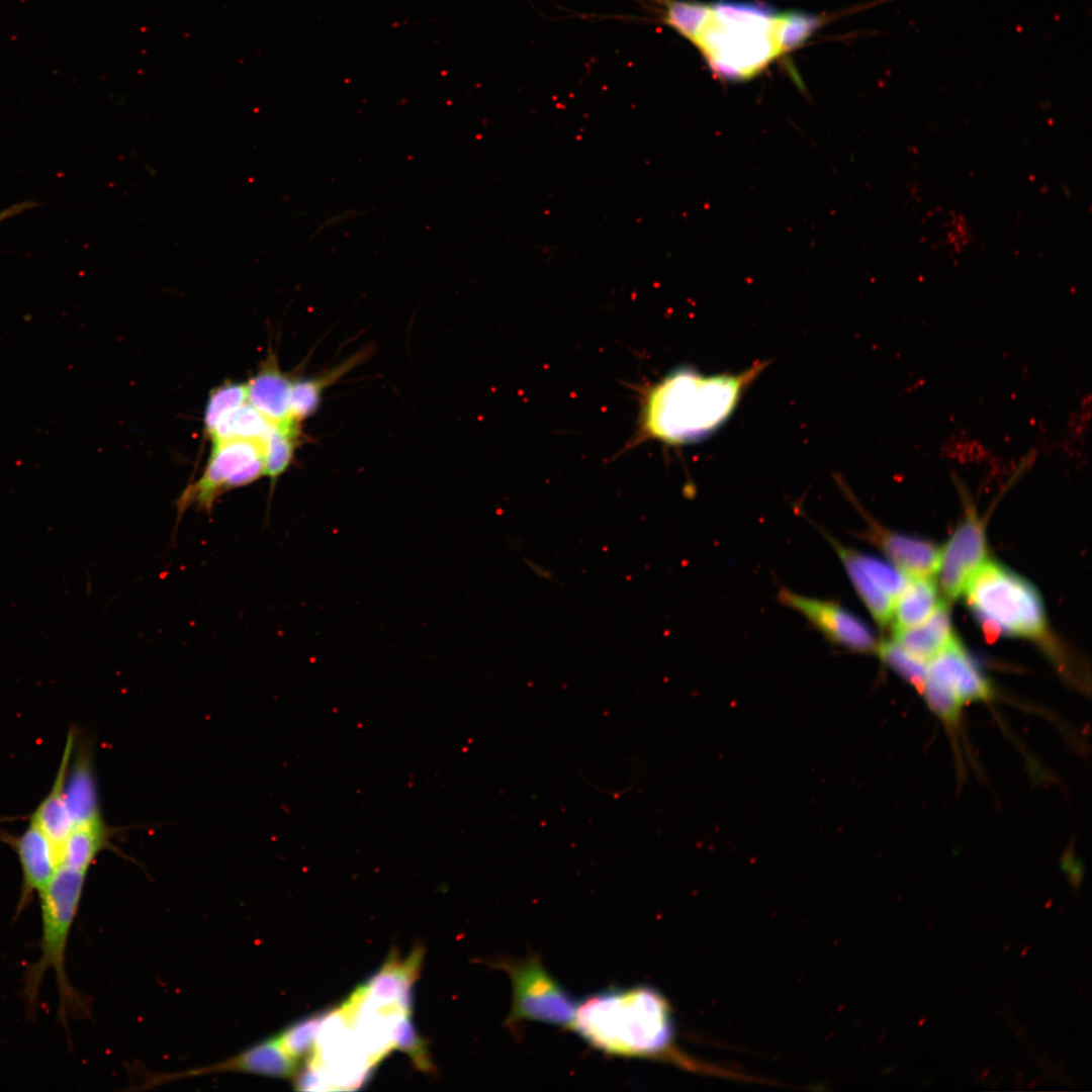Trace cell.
Masks as SVG:
<instances>
[{"label":"cell","instance_id":"6da1fadb","mask_svg":"<svg viewBox=\"0 0 1092 1092\" xmlns=\"http://www.w3.org/2000/svg\"><path fill=\"white\" fill-rule=\"evenodd\" d=\"M657 1L663 22L696 47L713 73L732 81L760 73L818 25L817 17L751 3Z\"/></svg>","mask_w":1092,"mask_h":1092},{"label":"cell","instance_id":"7a4b0ae2","mask_svg":"<svg viewBox=\"0 0 1092 1092\" xmlns=\"http://www.w3.org/2000/svg\"><path fill=\"white\" fill-rule=\"evenodd\" d=\"M569 1030L608 1056L651 1060L701 1075L752 1081L682 1051L676 1041L669 1001L648 985L611 987L584 997L577 1003Z\"/></svg>","mask_w":1092,"mask_h":1092},{"label":"cell","instance_id":"3957f363","mask_svg":"<svg viewBox=\"0 0 1092 1092\" xmlns=\"http://www.w3.org/2000/svg\"><path fill=\"white\" fill-rule=\"evenodd\" d=\"M759 361L732 373L703 374L685 366L666 374L647 392L641 429L647 438L672 446L706 439L734 414L745 391L767 366Z\"/></svg>","mask_w":1092,"mask_h":1092},{"label":"cell","instance_id":"277c9868","mask_svg":"<svg viewBox=\"0 0 1092 1092\" xmlns=\"http://www.w3.org/2000/svg\"><path fill=\"white\" fill-rule=\"evenodd\" d=\"M87 873L60 867L48 886L39 893L41 920L40 953L24 973L23 997L28 1010L34 1012L38 992L46 973L53 970L59 994V1013H69L84 1006L80 995L70 984L66 969V949L69 934L81 902Z\"/></svg>","mask_w":1092,"mask_h":1092},{"label":"cell","instance_id":"5b68a950","mask_svg":"<svg viewBox=\"0 0 1092 1092\" xmlns=\"http://www.w3.org/2000/svg\"><path fill=\"white\" fill-rule=\"evenodd\" d=\"M983 630L991 636L1041 638L1046 620L1036 588L995 560H985L963 590Z\"/></svg>","mask_w":1092,"mask_h":1092},{"label":"cell","instance_id":"8992f818","mask_svg":"<svg viewBox=\"0 0 1092 1092\" xmlns=\"http://www.w3.org/2000/svg\"><path fill=\"white\" fill-rule=\"evenodd\" d=\"M509 975L512 1007L505 1025L517 1032L523 1022L536 1021L569 1029L577 1001L546 970L539 954L487 962Z\"/></svg>","mask_w":1092,"mask_h":1092},{"label":"cell","instance_id":"52a82bcc","mask_svg":"<svg viewBox=\"0 0 1092 1092\" xmlns=\"http://www.w3.org/2000/svg\"><path fill=\"white\" fill-rule=\"evenodd\" d=\"M263 446L262 442L250 440L213 442L201 476L187 485L176 502L177 521L191 507L210 515L217 498L230 491L234 476L256 459L263 457Z\"/></svg>","mask_w":1092,"mask_h":1092},{"label":"cell","instance_id":"ba28073f","mask_svg":"<svg viewBox=\"0 0 1092 1092\" xmlns=\"http://www.w3.org/2000/svg\"><path fill=\"white\" fill-rule=\"evenodd\" d=\"M781 605L802 615L833 645L857 653H876L878 641L871 628L833 600L812 598L787 587L778 592Z\"/></svg>","mask_w":1092,"mask_h":1092},{"label":"cell","instance_id":"9c48e42d","mask_svg":"<svg viewBox=\"0 0 1092 1092\" xmlns=\"http://www.w3.org/2000/svg\"><path fill=\"white\" fill-rule=\"evenodd\" d=\"M986 552L985 526L973 511L969 512L940 549L937 573L947 599L963 594L967 581L986 560Z\"/></svg>","mask_w":1092,"mask_h":1092},{"label":"cell","instance_id":"30bf717a","mask_svg":"<svg viewBox=\"0 0 1092 1092\" xmlns=\"http://www.w3.org/2000/svg\"><path fill=\"white\" fill-rule=\"evenodd\" d=\"M0 841L15 853L21 871V891L16 914L19 915L34 896L48 886L60 868L58 849L52 840L34 824L18 834L0 831Z\"/></svg>","mask_w":1092,"mask_h":1092},{"label":"cell","instance_id":"8fae6325","mask_svg":"<svg viewBox=\"0 0 1092 1092\" xmlns=\"http://www.w3.org/2000/svg\"><path fill=\"white\" fill-rule=\"evenodd\" d=\"M925 678L946 687L964 704L986 701L993 696L989 680L956 636L927 662Z\"/></svg>","mask_w":1092,"mask_h":1092},{"label":"cell","instance_id":"7c38bea8","mask_svg":"<svg viewBox=\"0 0 1092 1092\" xmlns=\"http://www.w3.org/2000/svg\"><path fill=\"white\" fill-rule=\"evenodd\" d=\"M298 1061L284 1049L278 1035L249 1048L233 1059L202 1069L157 1076L150 1084L217 1072H240L260 1076L290 1079L297 1073Z\"/></svg>","mask_w":1092,"mask_h":1092},{"label":"cell","instance_id":"4fadbf2b","mask_svg":"<svg viewBox=\"0 0 1092 1092\" xmlns=\"http://www.w3.org/2000/svg\"><path fill=\"white\" fill-rule=\"evenodd\" d=\"M869 522L867 532L858 536L867 539L880 548L895 566L908 576H929L937 573L940 549L933 543L889 531L860 511Z\"/></svg>","mask_w":1092,"mask_h":1092},{"label":"cell","instance_id":"5bb4252c","mask_svg":"<svg viewBox=\"0 0 1092 1092\" xmlns=\"http://www.w3.org/2000/svg\"><path fill=\"white\" fill-rule=\"evenodd\" d=\"M92 760L89 744L76 740L65 782L72 828L103 820Z\"/></svg>","mask_w":1092,"mask_h":1092},{"label":"cell","instance_id":"9a60e30c","mask_svg":"<svg viewBox=\"0 0 1092 1092\" xmlns=\"http://www.w3.org/2000/svg\"><path fill=\"white\" fill-rule=\"evenodd\" d=\"M292 383L291 376L281 371L271 355L246 383L248 402L277 427L299 428L290 413Z\"/></svg>","mask_w":1092,"mask_h":1092},{"label":"cell","instance_id":"2e32d148","mask_svg":"<svg viewBox=\"0 0 1092 1092\" xmlns=\"http://www.w3.org/2000/svg\"><path fill=\"white\" fill-rule=\"evenodd\" d=\"M76 740V729L71 728L67 734L52 786L48 794L27 816L28 822L37 826L52 840L58 849V854L62 843L72 830L65 800V782Z\"/></svg>","mask_w":1092,"mask_h":1092},{"label":"cell","instance_id":"e0dca14e","mask_svg":"<svg viewBox=\"0 0 1092 1092\" xmlns=\"http://www.w3.org/2000/svg\"><path fill=\"white\" fill-rule=\"evenodd\" d=\"M954 637L950 614L941 601L934 612L922 623L911 628L894 631V640L916 658L928 662L943 650Z\"/></svg>","mask_w":1092,"mask_h":1092},{"label":"cell","instance_id":"ac0fdd59","mask_svg":"<svg viewBox=\"0 0 1092 1092\" xmlns=\"http://www.w3.org/2000/svg\"><path fill=\"white\" fill-rule=\"evenodd\" d=\"M835 551L838 559L858 598L880 628L892 623L894 600L883 593L859 567L850 554L849 547L839 542L827 531L817 527Z\"/></svg>","mask_w":1092,"mask_h":1092},{"label":"cell","instance_id":"d6986e66","mask_svg":"<svg viewBox=\"0 0 1092 1092\" xmlns=\"http://www.w3.org/2000/svg\"><path fill=\"white\" fill-rule=\"evenodd\" d=\"M114 833L104 819L72 828L59 849L60 867L88 873L98 854L112 848Z\"/></svg>","mask_w":1092,"mask_h":1092},{"label":"cell","instance_id":"ffe728a7","mask_svg":"<svg viewBox=\"0 0 1092 1092\" xmlns=\"http://www.w3.org/2000/svg\"><path fill=\"white\" fill-rule=\"evenodd\" d=\"M938 588L929 576H909L903 592L894 602L892 623L894 631L916 626L936 609Z\"/></svg>","mask_w":1092,"mask_h":1092},{"label":"cell","instance_id":"44dd1931","mask_svg":"<svg viewBox=\"0 0 1092 1092\" xmlns=\"http://www.w3.org/2000/svg\"><path fill=\"white\" fill-rule=\"evenodd\" d=\"M359 358L360 356H353L318 376L293 380L290 394L292 420L299 424L313 416L322 403L323 393L326 388L352 369Z\"/></svg>","mask_w":1092,"mask_h":1092},{"label":"cell","instance_id":"7402d4cb","mask_svg":"<svg viewBox=\"0 0 1092 1092\" xmlns=\"http://www.w3.org/2000/svg\"><path fill=\"white\" fill-rule=\"evenodd\" d=\"M274 427L275 425L246 401L221 418L210 437L212 442L250 440L264 443Z\"/></svg>","mask_w":1092,"mask_h":1092},{"label":"cell","instance_id":"603a6c76","mask_svg":"<svg viewBox=\"0 0 1092 1092\" xmlns=\"http://www.w3.org/2000/svg\"><path fill=\"white\" fill-rule=\"evenodd\" d=\"M299 437V428L287 429L275 426L264 441L265 475L270 478L272 490L277 479L290 467Z\"/></svg>","mask_w":1092,"mask_h":1092},{"label":"cell","instance_id":"cb8c5ba5","mask_svg":"<svg viewBox=\"0 0 1092 1092\" xmlns=\"http://www.w3.org/2000/svg\"><path fill=\"white\" fill-rule=\"evenodd\" d=\"M850 554L871 580L895 602L905 588L909 576L892 562L858 552L849 547Z\"/></svg>","mask_w":1092,"mask_h":1092},{"label":"cell","instance_id":"d4e9b609","mask_svg":"<svg viewBox=\"0 0 1092 1092\" xmlns=\"http://www.w3.org/2000/svg\"><path fill=\"white\" fill-rule=\"evenodd\" d=\"M876 653L886 665L921 692L926 674V662L910 654L894 639L878 642Z\"/></svg>","mask_w":1092,"mask_h":1092},{"label":"cell","instance_id":"484cf974","mask_svg":"<svg viewBox=\"0 0 1092 1092\" xmlns=\"http://www.w3.org/2000/svg\"><path fill=\"white\" fill-rule=\"evenodd\" d=\"M411 1014L400 1016L391 1029V1043L413 1061L414 1066L425 1073H435L436 1068L430 1058L428 1042L414 1026Z\"/></svg>","mask_w":1092,"mask_h":1092},{"label":"cell","instance_id":"4316f807","mask_svg":"<svg viewBox=\"0 0 1092 1092\" xmlns=\"http://www.w3.org/2000/svg\"><path fill=\"white\" fill-rule=\"evenodd\" d=\"M246 401V383L225 382L212 389L204 411V431L210 436L221 418Z\"/></svg>","mask_w":1092,"mask_h":1092},{"label":"cell","instance_id":"83f0119b","mask_svg":"<svg viewBox=\"0 0 1092 1092\" xmlns=\"http://www.w3.org/2000/svg\"><path fill=\"white\" fill-rule=\"evenodd\" d=\"M324 1017V1014L308 1016L277 1034L284 1049L297 1061L313 1051Z\"/></svg>","mask_w":1092,"mask_h":1092},{"label":"cell","instance_id":"f1b7e54d","mask_svg":"<svg viewBox=\"0 0 1092 1092\" xmlns=\"http://www.w3.org/2000/svg\"><path fill=\"white\" fill-rule=\"evenodd\" d=\"M931 712L947 726H956L961 718L964 703L946 687L925 678L920 692Z\"/></svg>","mask_w":1092,"mask_h":1092},{"label":"cell","instance_id":"f546056e","mask_svg":"<svg viewBox=\"0 0 1092 1092\" xmlns=\"http://www.w3.org/2000/svg\"><path fill=\"white\" fill-rule=\"evenodd\" d=\"M37 206H38V203H36L34 201H30V200L14 203V204L10 205L9 207H7V208L0 211V223L2 221L6 220L7 218L18 215V214H20V213H22V212H24L26 210H30V209H32L34 207H37Z\"/></svg>","mask_w":1092,"mask_h":1092}]
</instances>
